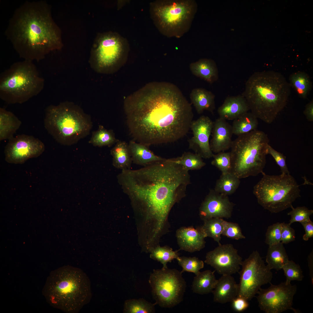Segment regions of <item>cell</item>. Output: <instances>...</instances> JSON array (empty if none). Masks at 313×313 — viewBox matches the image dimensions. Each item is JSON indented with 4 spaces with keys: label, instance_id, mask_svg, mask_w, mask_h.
Returning <instances> with one entry per match:
<instances>
[{
    "label": "cell",
    "instance_id": "cell-32",
    "mask_svg": "<svg viewBox=\"0 0 313 313\" xmlns=\"http://www.w3.org/2000/svg\"><path fill=\"white\" fill-rule=\"evenodd\" d=\"M240 179L231 172L221 174L216 181L214 190L228 196L234 193L239 186Z\"/></svg>",
    "mask_w": 313,
    "mask_h": 313
},
{
    "label": "cell",
    "instance_id": "cell-26",
    "mask_svg": "<svg viewBox=\"0 0 313 313\" xmlns=\"http://www.w3.org/2000/svg\"><path fill=\"white\" fill-rule=\"evenodd\" d=\"M21 121L13 113L0 108V140H9L20 128Z\"/></svg>",
    "mask_w": 313,
    "mask_h": 313
},
{
    "label": "cell",
    "instance_id": "cell-45",
    "mask_svg": "<svg viewBox=\"0 0 313 313\" xmlns=\"http://www.w3.org/2000/svg\"><path fill=\"white\" fill-rule=\"evenodd\" d=\"M288 223H282L281 242L287 244L294 241L296 238L294 230Z\"/></svg>",
    "mask_w": 313,
    "mask_h": 313
},
{
    "label": "cell",
    "instance_id": "cell-19",
    "mask_svg": "<svg viewBox=\"0 0 313 313\" xmlns=\"http://www.w3.org/2000/svg\"><path fill=\"white\" fill-rule=\"evenodd\" d=\"M176 236L180 250L193 252L205 247L206 237L201 226L182 227L177 230Z\"/></svg>",
    "mask_w": 313,
    "mask_h": 313
},
{
    "label": "cell",
    "instance_id": "cell-37",
    "mask_svg": "<svg viewBox=\"0 0 313 313\" xmlns=\"http://www.w3.org/2000/svg\"><path fill=\"white\" fill-rule=\"evenodd\" d=\"M176 159L178 163L188 171L200 169L206 165L200 155L190 152H185Z\"/></svg>",
    "mask_w": 313,
    "mask_h": 313
},
{
    "label": "cell",
    "instance_id": "cell-7",
    "mask_svg": "<svg viewBox=\"0 0 313 313\" xmlns=\"http://www.w3.org/2000/svg\"><path fill=\"white\" fill-rule=\"evenodd\" d=\"M269 141L265 132L257 129L238 136L230 148L231 172L240 179L263 173Z\"/></svg>",
    "mask_w": 313,
    "mask_h": 313
},
{
    "label": "cell",
    "instance_id": "cell-5",
    "mask_svg": "<svg viewBox=\"0 0 313 313\" xmlns=\"http://www.w3.org/2000/svg\"><path fill=\"white\" fill-rule=\"evenodd\" d=\"M49 303L68 313H77L90 301V282L81 269L70 265L52 272L45 289Z\"/></svg>",
    "mask_w": 313,
    "mask_h": 313
},
{
    "label": "cell",
    "instance_id": "cell-47",
    "mask_svg": "<svg viewBox=\"0 0 313 313\" xmlns=\"http://www.w3.org/2000/svg\"><path fill=\"white\" fill-rule=\"evenodd\" d=\"M305 231V234L303 236V240L308 241L313 237V222L311 220L301 223Z\"/></svg>",
    "mask_w": 313,
    "mask_h": 313
},
{
    "label": "cell",
    "instance_id": "cell-4",
    "mask_svg": "<svg viewBox=\"0 0 313 313\" xmlns=\"http://www.w3.org/2000/svg\"><path fill=\"white\" fill-rule=\"evenodd\" d=\"M291 86L281 73L264 71L253 74L242 95L251 112L258 119L272 123L286 105Z\"/></svg>",
    "mask_w": 313,
    "mask_h": 313
},
{
    "label": "cell",
    "instance_id": "cell-14",
    "mask_svg": "<svg viewBox=\"0 0 313 313\" xmlns=\"http://www.w3.org/2000/svg\"><path fill=\"white\" fill-rule=\"evenodd\" d=\"M296 290L295 285L287 284L285 282L278 285L271 283L268 288H261L257 292L259 306L265 313H281L288 310L299 313L292 307L293 297Z\"/></svg>",
    "mask_w": 313,
    "mask_h": 313
},
{
    "label": "cell",
    "instance_id": "cell-23",
    "mask_svg": "<svg viewBox=\"0 0 313 313\" xmlns=\"http://www.w3.org/2000/svg\"><path fill=\"white\" fill-rule=\"evenodd\" d=\"M190 69L195 76L212 84L219 79L217 67L214 61L211 59L204 58L191 63Z\"/></svg>",
    "mask_w": 313,
    "mask_h": 313
},
{
    "label": "cell",
    "instance_id": "cell-28",
    "mask_svg": "<svg viewBox=\"0 0 313 313\" xmlns=\"http://www.w3.org/2000/svg\"><path fill=\"white\" fill-rule=\"evenodd\" d=\"M110 154L115 168L121 170L130 169L132 161L128 144L125 141H118L111 150Z\"/></svg>",
    "mask_w": 313,
    "mask_h": 313
},
{
    "label": "cell",
    "instance_id": "cell-2",
    "mask_svg": "<svg viewBox=\"0 0 313 313\" xmlns=\"http://www.w3.org/2000/svg\"><path fill=\"white\" fill-rule=\"evenodd\" d=\"M117 179L134 210L144 217L145 230L158 237L169 232V214L186 196L189 171L175 158H164L139 169L121 170Z\"/></svg>",
    "mask_w": 313,
    "mask_h": 313
},
{
    "label": "cell",
    "instance_id": "cell-25",
    "mask_svg": "<svg viewBox=\"0 0 313 313\" xmlns=\"http://www.w3.org/2000/svg\"><path fill=\"white\" fill-rule=\"evenodd\" d=\"M215 98L211 92L202 88L193 89L190 94L191 103L199 114L205 110L213 112L215 108Z\"/></svg>",
    "mask_w": 313,
    "mask_h": 313
},
{
    "label": "cell",
    "instance_id": "cell-34",
    "mask_svg": "<svg viewBox=\"0 0 313 313\" xmlns=\"http://www.w3.org/2000/svg\"><path fill=\"white\" fill-rule=\"evenodd\" d=\"M119 140L115 138L112 130H108L99 125L98 129L92 132L89 142L95 146H110Z\"/></svg>",
    "mask_w": 313,
    "mask_h": 313
},
{
    "label": "cell",
    "instance_id": "cell-21",
    "mask_svg": "<svg viewBox=\"0 0 313 313\" xmlns=\"http://www.w3.org/2000/svg\"><path fill=\"white\" fill-rule=\"evenodd\" d=\"M250 110L247 102L242 95L229 96L218 108L219 117L225 120H234Z\"/></svg>",
    "mask_w": 313,
    "mask_h": 313
},
{
    "label": "cell",
    "instance_id": "cell-36",
    "mask_svg": "<svg viewBox=\"0 0 313 313\" xmlns=\"http://www.w3.org/2000/svg\"><path fill=\"white\" fill-rule=\"evenodd\" d=\"M155 304L148 302L143 298L130 299L124 304V313H153L155 312Z\"/></svg>",
    "mask_w": 313,
    "mask_h": 313
},
{
    "label": "cell",
    "instance_id": "cell-41",
    "mask_svg": "<svg viewBox=\"0 0 313 313\" xmlns=\"http://www.w3.org/2000/svg\"><path fill=\"white\" fill-rule=\"evenodd\" d=\"M292 210L287 213L291 219L289 224L291 225L295 222L300 223L310 220V216L313 214V210H309L305 206L297 207L296 208L293 207Z\"/></svg>",
    "mask_w": 313,
    "mask_h": 313
},
{
    "label": "cell",
    "instance_id": "cell-17",
    "mask_svg": "<svg viewBox=\"0 0 313 313\" xmlns=\"http://www.w3.org/2000/svg\"><path fill=\"white\" fill-rule=\"evenodd\" d=\"M213 123L208 117L202 115L193 121L190 125L193 136L188 141L189 148L202 158L210 159L214 155L209 142Z\"/></svg>",
    "mask_w": 313,
    "mask_h": 313
},
{
    "label": "cell",
    "instance_id": "cell-13",
    "mask_svg": "<svg viewBox=\"0 0 313 313\" xmlns=\"http://www.w3.org/2000/svg\"><path fill=\"white\" fill-rule=\"evenodd\" d=\"M241 270L239 272L240 280L237 296L251 300L262 285L271 283L273 274L269 266L257 251H254L242 261Z\"/></svg>",
    "mask_w": 313,
    "mask_h": 313
},
{
    "label": "cell",
    "instance_id": "cell-43",
    "mask_svg": "<svg viewBox=\"0 0 313 313\" xmlns=\"http://www.w3.org/2000/svg\"><path fill=\"white\" fill-rule=\"evenodd\" d=\"M222 235L236 240L245 238L238 223L228 222L225 220Z\"/></svg>",
    "mask_w": 313,
    "mask_h": 313
},
{
    "label": "cell",
    "instance_id": "cell-10",
    "mask_svg": "<svg viewBox=\"0 0 313 313\" xmlns=\"http://www.w3.org/2000/svg\"><path fill=\"white\" fill-rule=\"evenodd\" d=\"M254 186L253 193L258 203L265 209L276 213L293 207L301 196L299 185L290 174L269 175L263 172Z\"/></svg>",
    "mask_w": 313,
    "mask_h": 313
},
{
    "label": "cell",
    "instance_id": "cell-3",
    "mask_svg": "<svg viewBox=\"0 0 313 313\" xmlns=\"http://www.w3.org/2000/svg\"><path fill=\"white\" fill-rule=\"evenodd\" d=\"M5 34L19 57L39 61L61 49V32L45 1H27L15 11Z\"/></svg>",
    "mask_w": 313,
    "mask_h": 313
},
{
    "label": "cell",
    "instance_id": "cell-44",
    "mask_svg": "<svg viewBox=\"0 0 313 313\" xmlns=\"http://www.w3.org/2000/svg\"><path fill=\"white\" fill-rule=\"evenodd\" d=\"M268 154L274 158L276 164L280 167L281 174H290L286 162V157L283 154L274 149L270 145L268 147Z\"/></svg>",
    "mask_w": 313,
    "mask_h": 313
},
{
    "label": "cell",
    "instance_id": "cell-9",
    "mask_svg": "<svg viewBox=\"0 0 313 313\" xmlns=\"http://www.w3.org/2000/svg\"><path fill=\"white\" fill-rule=\"evenodd\" d=\"M197 8L193 0H159L150 3V12L162 34L179 38L189 29Z\"/></svg>",
    "mask_w": 313,
    "mask_h": 313
},
{
    "label": "cell",
    "instance_id": "cell-8",
    "mask_svg": "<svg viewBox=\"0 0 313 313\" xmlns=\"http://www.w3.org/2000/svg\"><path fill=\"white\" fill-rule=\"evenodd\" d=\"M44 83L33 61L17 62L0 75V97L9 104L22 103L40 93Z\"/></svg>",
    "mask_w": 313,
    "mask_h": 313
},
{
    "label": "cell",
    "instance_id": "cell-30",
    "mask_svg": "<svg viewBox=\"0 0 313 313\" xmlns=\"http://www.w3.org/2000/svg\"><path fill=\"white\" fill-rule=\"evenodd\" d=\"M258 119L252 113L247 112L233 120L232 125L233 134L238 136L257 129Z\"/></svg>",
    "mask_w": 313,
    "mask_h": 313
},
{
    "label": "cell",
    "instance_id": "cell-49",
    "mask_svg": "<svg viewBox=\"0 0 313 313\" xmlns=\"http://www.w3.org/2000/svg\"><path fill=\"white\" fill-rule=\"evenodd\" d=\"M308 262L310 270V275L311 281L313 284V251H312L308 257Z\"/></svg>",
    "mask_w": 313,
    "mask_h": 313
},
{
    "label": "cell",
    "instance_id": "cell-20",
    "mask_svg": "<svg viewBox=\"0 0 313 313\" xmlns=\"http://www.w3.org/2000/svg\"><path fill=\"white\" fill-rule=\"evenodd\" d=\"M212 138L210 142L213 153L217 154L230 148L232 139V125L226 120L219 117L213 122L211 132Z\"/></svg>",
    "mask_w": 313,
    "mask_h": 313
},
{
    "label": "cell",
    "instance_id": "cell-31",
    "mask_svg": "<svg viewBox=\"0 0 313 313\" xmlns=\"http://www.w3.org/2000/svg\"><path fill=\"white\" fill-rule=\"evenodd\" d=\"M289 80L290 86L299 96L306 99L312 88V83L309 75L304 72L297 71L290 74Z\"/></svg>",
    "mask_w": 313,
    "mask_h": 313
},
{
    "label": "cell",
    "instance_id": "cell-15",
    "mask_svg": "<svg viewBox=\"0 0 313 313\" xmlns=\"http://www.w3.org/2000/svg\"><path fill=\"white\" fill-rule=\"evenodd\" d=\"M43 143L33 136L21 134L8 140L4 150L5 160L15 164L24 163L28 159L37 157L44 151Z\"/></svg>",
    "mask_w": 313,
    "mask_h": 313
},
{
    "label": "cell",
    "instance_id": "cell-38",
    "mask_svg": "<svg viewBox=\"0 0 313 313\" xmlns=\"http://www.w3.org/2000/svg\"><path fill=\"white\" fill-rule=\"evenodd\" d=\"M178 264L182 268V273L185 272L193 273L196 275L203 268L204 263L196 257H179L177 259Z\"/></svg>",
    "mask_w": 313,
    "mask_h": 313
},
{
    "label": "cell",
    "instance_id": "cell-24",
    "mask_svg": "<svg viewBox=\"0 0 313 313\" xmlns=\"http://www.w3.org/2000/svg\"><path fill=\"white\" fill-rule=\"evenodd\" d=\"M128 144L132 162L136 165L144 166L164 158L155 154L144 144L133 140Z\"/></svg>",
    "mask_w": 313,
    "mask_h": 313
},
{
    "label": "cell",
    "instance_id": "cell-48",
    "mask_svg": "<svg viewBox=\"0 0 313 313\" xmlns=\"http://www.w3.org/2000/svg\"><path fill=\"white\" fill-rule=\"evenodd\" d=\"M303 113L307 120L310 122L313 121V100H311L305 106Z\"/></svg>",
    "mask_w": 313,
    "mask_h": 313
},
{
    "label": "cell",
    "instance_id": "cell-11",
    "mask_svg": "<svg viewBox=\"0 0 313 313\" xmlns=\"http://www.w3.org/2000/svg\"><path fill=\"white\" fill-rule=\"evenodd\" d=\"M130 48L127 39L118 33L109 31L98 33L93 44L89 62L97 72H113L125 61Z\"/></svg>",
    "mask_w": 313,
    "mask_h": 313
},
{
    "label": "cell",
    "instance_id": "cell-12",
    "mask_svg": "<svg viewBox=\"0 0 313 313\" xmlns=\"http://www.w3.org/2000/svg\"><path fill=\"white\" fill-rule=\"evenodd\" d=\"M148 281L155 305L170 308L183 300L186 283L181 272L168 267L154 269Z\"/></svg>",
    "mask_w": 313,
    "mask_h": 313
},
{
    "label": "cell",
    "instance_id": "cell-33",
    "mask_svg": "<svg viewBox=\"0 0 313 313\" xmlns=\"http://www.w3.org/2000/svg\"><path fill=\"white\" fill-rule=\"evenodd\" d=\"M225 220L223 219L213 218L205 220L201 226L206 237L212 238L219 245L221 239Z\"/></svg>",
    "mask_w": 313,
    "mask_h": 313
},
{
    "label": "cell",
    "instance_id": "cell-1",
    "mask_svg": "<svg viewBox=\"0 0 313 313\" xmlns=\"http://www.w3.org/2000/svg\"><path fill=\"white\" fill-rule=\"evenodd\" d=\"M124 108L133 140L148 147L183 138L194 116L191 104L179 88L165 81L148 83L127 97Z\"/></svg>",
    "mask_w": 313,
    "mask_h": 313
},
{
    "label": "cell",
    "instance_id": "cell-46",
    "mask_svg": "<svg viewBox=\"0 0 313 313\" xmlns=\"http://www.w3.org/2000/svg\"><path fill=\"white\" fill-rule=\"evenodd\" d=\"M248 301L243 297L237 296L231 302L232 307L236 312H243L249 306Z\"/></svg>",
    "mask_w": 313,
    "mask_h": 313
},
{
    "label": "cell",
    "instance_id": "cell-6",
    "mask_svg": "<svg viewBox=\"0 0 313 313\" xmlns=\"http://www.w3.org/2000/svg\"><path fill=\"white\" fill-rule=\"evenodd\" d=\"M45 128L59 143L70 145L88 136L92 128L90 116L79 106L65 101L47 107Z\"/></svg>",
    "mask_w": 313,
    "mask_h": 313
},
{
    "label": "cell",
    "instance_id": "cell-16",
    "mask_svg": "<svg viewBox=\"0 0 313 313\" xmlns=\"http://www.w3.org/2000/svg\"><path fill=\"white\" fill-rule=\"evenodd\" d=\"M242 260L232 244H221L207 253L204 262L220 274L232 275L239 272Z\"/></svg>",
    "mask_w": 313,
    "mask_h": 313
},
{
    "label": "cell",
    "instance_id": "cell-27",
    "mask_svg": "<svg viewBox=\"0 0 313 313\" xmlns=\"http://www.w3.org/2000/svg\"><path fill=\"white\" fill-rule=\"evenodd\" d=\"M215 271L206 270L200 272L194 278L192 285L193 292L203 295L212 292L217 282Z\"/></svg>",
    "mask_w": 313,
    "mask_h": 313
},
{
    "label": "cell",
    "instance_id": "cell-35",
    "mask_svg": "<svg viewBox=\"0 0 313 313\" xmlns=\"http://www.w3.org/2000/svg\"><path fill=\"white\" fill-rule=\"evenodd\" d=\"M178 250L173 251L172 248L168 246H161L159 245L150 251V258L160 262L163 265L162 268L168 267L167 264L171 262L174 259L176 260L179 257Z\"/></svg>",
    "mask_w": 313,
    "mask_h": 313
},
{
    "label": "cell",
    "instance_id": "cell-18",
    "mask_svg": "<svg viewBox=\"0 0 313 313\" xmlns=\"http://www.w3.org/2000/svg\"><path fill=\"white\" fill-rule=\"evenodd\" d=\"M235 204L228 196L210 190L199 208V215L203 221L212 218L228 219L232 215Z\"/></svg>",
    "mask_w": 313,
    "mask_h": 313
},
{
    "label": "cell",
    "instance_id": "cell-40",
    "mask_svg": "<svg viewBox=\"0 0 313 313\" xmlns=\"http://www.w3.org/2000/svg\"><path fill=\"white\" fill-rule=\"evenodd\" d=\"M282 269L286 277L285 282L286 284H291V282L293 280L301 281L303 280V276L300 266L293 261L289 260Z\"/></svg>",
    "mask_w": 313,
    "mask_h": 313
},
{
    "label": "cell",
    "instance_id": "cell-42",
    "mask_svg": "<svg viewBox=\"0 0 313 313\" xmlns=\"http://www.w3.org/2000/svg\"><path fill=\"white\" fill-rule=\"evenodd\" d=\"M282 223L277 222L269 226L265 233V242L269 246L281 242Z\"/></svg>",
    "mask_w": 313,
    "mask_h": 313
},
{
    "label": "cell",
    "instance_id": "cell-39",
    "mask_svg": "<svg viewBox=\"0 0 313 313\" xmlns=\"http://www.w3.org/2000/svg\"><path fill=\"white\" fill-rule=\"evenodd\" d=\"M211 164L218 168L222 174L231 172L232 165L231 154L230 152H221L213 156Z\"/></svg>",
    "mask_w": 313,
    "mask_h": 313
},
{
    "label": "cell",
    "instance_id": "cell-29",
    "mask_svg": "<svg viewBox=\"0 0 313 313\" xmlns=\"http://www.w3.org/2000/svg\"><path fill=\"white\" fill-rule=\"evenodd\" d=\"M266 261L271 270L279 271L289 261L283 244L281 242L269 246Z\"/></svg>",
    "mask_w": 313,
    "mask_h": 313
},
{
    "label": "cell",
    "instance_id": "cell-22",
    "mask_svg": "<svg viewBox=\"0 0 313 313\" xmlns=\"http://www.w3.org/2000/svg\"><path fill=\"white\" fill-rule=\"evenodd\" d=\"M238 285L231 275H222L213 290V301L221 303L230 302L237 297Z\"/></svg>",
    "mask_w": 313,
    "mask_h": 313
}]
</instances>
